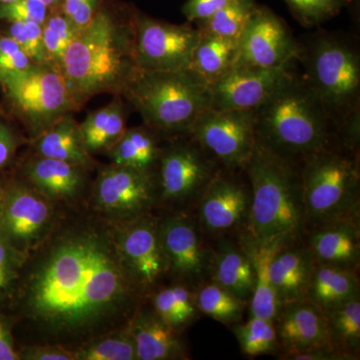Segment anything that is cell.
Wrapping results in <instances>:
<instances>
[{
  "mask_svg": "<svg viewBox=\"0 0 360 360\" xmlns=\"http://www.w3.org/2000/svg\"><path fill=\"white\" fill-rule=\"evenodd\" d=\"M315 260L307 245L300 240L288 243L274 253L269 276L281 304L304 300Z\"/></svg>",
  "mask_w": 360,
  "mask_h": 360,
  "instance_id": "603a6c76",
  "label": "cell"
},
{
  "mask_svg": "<svg viewBox=\"0 0 360 360\" xmlns=\"http://www.w3.org/2000/svg\"><path fill=\"white\" fill-rule=\"evenodd\" d=\"M79 127L89 155L108 153L127 130V112L122 96L115 94V99L108 105L90 112L79 123Z\"/></svg>",
  "mask_w": 360,
  "mask_h": 360,
  "instance_id": "4316f807",
  "label": "cell"
},
{
  "mask_svg": "<svg viewBox=\"0 0 360 360\" xmlns=\"http://www.w3.org/2000/svg\"><path fill=\"white\" fill-rule=\"evenodd\" d=\"M231 1V0H186L182 6V13L189 22L198 23L207 20Z\"/></svg>",
  "mask_w": 360,
  "mask_h": 360,
  "instance_id": "bcb514c9",
  "label": "cell"
},
{
  "mask_svg": "<svg viewBox=\"0 0 360 360\" xmlns=\"http://www.w3.org/2000/svg\"><path fill=\"white\" fill-rule=\"evenodd\" d=\"M315 262L357 270L360 262L359 219L319 225L305 233Z\"/></svg>",
  "mask_w": 360,
  "mask_h": 360,
  "instance_id": "44dd1931",
  "label": "cell"
},
{
  "mask_svg": "<svg viewBox=\"0 0 360 360\" xmlns=\"http://www.w3.org/2000/svg\"><path fill=\"white\" fill-rule=\"evenodd\" d=\"M116 248L132 281L148 297L169 276L160 234V217L153 213L113 224Z\"/></svg>",
  "mask_w": 360,
  "mask_h": 360,
  "instance_id": "4fadbf2b",
  "label": "cell"
},
{
  "mask_svg": "<svg viewBox=\"0 0 360 360\" xmlns=\"http://www.w3.org/2000/svg\"><path fill=\"white\" fill-rule=\"evenodd\" d=\"M13 328V317L0 314V360H20Z\"/></svg>",
  "mask_w": 360,
  "mask_h": 360,
  "instance_id": "7dc6e473",
  "label": "cell"
},
{
  "mask_svg": "<svg viewBox=\"0 0 360 360\" xmlns=\"http://www.w3.org/2000/svg\"><path fill=\"white\" fill-rule=\"evenodd\" d=\"M156 167L158 202L170 212H189L221 169L191 135L168 139Z\"/></svg>",
  "mask_w": 360,
  "mask_h": 360,
  "instance_id": "9c48e42d",
  "label": "cell"
},
{
  "mask_svg": "<svg viewBox=\"0 0 360 360\" xmlns=\"http://www.w3.org/2000/svg\"><path fill=\"white\" fill-rule=\"evenodd\" d=\"M359 296L357 270L315 262L305 300L328 310Z\"/></svg>",
  "mask_w": 360,
  "mask_h": 360,
  "instance_id": "484cf974",
  "label": "cell"
},
{
  "mask_svg": "<svg viewBox=\"0 0 360 360\" xmlns=\"http://www.w3.org/2000/svg\"><path fill=\"white\" fill-rule=\"evenodd\" d=\"M35 155L66 161L91 170L96 161L85 149L79 123L68 113L39 136L30 141Z\"/></svg>",
  "mask_w": 360,
  "mask_h": 360,
  "instance_id": "d4e9b609",
  "label": "cell"
},
{
  "mask_svg": "<svg viewBox=\"0 0 360 360\" xmlns=\"http://www.w3.org/2000/svg\"><path fill=\"white\" fill-rule=\"evenodd\" d=\"M61 207L25 180L13 179L4 186L0 231L28 257L51 236Z\"/></svg>",
  "mask_w": 360,
  "mask_h": 360,
  "instance_id": "8fae6325",
  "label": "cell"
},
{
  "mask_svg": "<svg viewBox=\"0 0 360 360\" xmlns=\"http://www.w3.org/2000/svg\"><path fill=\"white\" fill-rule=\"evenodd\" d=\"M20 360H75L70 348L52 343H27L18 348Z\"/></svg>",
  "mask_w": 360,
  "mask_h": 360,
  "instance_id": "ee69618b",
  "label": "cell"
},
{
  "mask_svg": "<svg viewBox=\"0 0 360 360\" xmlns=\"http://www.w3.org/2000/svg\"><path fill=\"white\" fill-rule=\"evenodd\" d=\"M103 0H63L60 9L78 30L89 25Z\"/></svg>",
  "mask_w": 360,
  "mask_h": 360,
  "instance_id": "f6af8a7d",
  "label": "cell"
},
{
  "mask_svg": "<svg viewBox=\"0 0 360 360\" xmlns=\"http://www.w3.org/2000/svg\"><path fill=\"white\" fill-rule=\"evenodd\" d=\"M189 135L220 167L231 172L243 170L257 143L255 110L210 108L200 115Z\"/></svg>",
  "mask_w": 360,
  "mask_h": 360,
  "instance_id": "7c38bea8",
  "label": "cell"
},
{
  "mask_svg": "<svg viewBox=\"0 0 360 360\" xmlns=\"http://www.w3.org/2000/svg\"><path fill=\"white\" fill-rule=\"evenodd\" d=\"M232 331L245 356L257 357L281 352L274 321L250 316L248 321L234 324Z\"/></svg>",
  "mask_w": 360,
  "mask_h": 360,
  "instance_id": "836d02e7",
  "label": "cell"
},
{
  "mask_svg": "<svg viewBox=\"0 0 360 360\" xmlns=\"http://www.w3.org/2000/svg\"><path fill=\"white\" fill-rule=\"evenodd\" d=\"M1 32V30H0ZM4 34L13 39L34 65L51 63L45 51L42 25L37 22H7Z\"/></svg>",
  "mask_w": 360,
  "mask_h": 360,
  "instance_id": "ab89813d",
  "label": "cell"
},
{
  "mask_svg": "<svg viewBox=\"0 0 360 360\" xmlns=\"http://www.w3.org/2000/svg\"><path fill=\"white\" fill-rule=\"evenodd\" d=\"M160 139V135L146 125L127 129L122 139L106 153L112 165L155 172L161 151Z\"/></svg>",
  "mask_w": 360,
  "mask_h": 360,
  "instance_id": "f1b7e54d",
  "label": "cell"
},
{
  "mask_svg": "<svg viewBox=\"0 0 360 360\" xmlns=\"http://www.w3.org/2000/svg\"><path fill=\"white\" fill-rule=\"evenodd\" d=\"M195 295L200 314L226 326L243 321L250 305V302L232 295L212 279L200 284L195 288Z\"/></svg>",
  "mask_w": 360,
  "mask_h": 360,
  "instance_id": "d6a6232c",
  "label": "cell"
},
{
  "mask_svg": "<svg viewBox=\"0 0 360 360\" xmlns=\"http://www.w3.org/2000/svg\"><path fill=\"white\" fill-rule=\"evenodd\" d=\"M146 300L158 316L179 333L193 323L200 314L195 288L179 281L172 285L160 286Z\"/></svg>",
  "mask_w": 360,
  "mask_h": 360,
  "instance_id": "f546056e",
  "label": "cell"
},
{
  "mask_svg": "<svg viewBox=\"0 0 360 360\" xmlns=\"http://www.w3.org/2000/svg\"><path fill=\"white\" fill-rule=\"evenodd\" d=\"M120 96L139 111L144 125L165 139L191 134L198 118L212 106L210 85L191 68H137Z\"/></svg>",
  "mask_w": 360,
  "mask_h": 360,
  "instance_id": "5b68a950",
  "label": "cell"
},
{
  "mask_svg": "<svg viewBox=\"0 0 360 360\" xmlns=\"http://www.w3.org/2000/svg\"><path fill=\"white\" fill-rule=\"evenodd\" d=\"M75 360H136L129 323L72 350Z\"/></svg>",
  "mask_w": 360,
  "mask_h": 360,
  "instance_id": "e575fe53",
  "label": "cell"
},
{
  "mask_svg": "<svg viewBox=\"0 0 360 360\" xmlns=\"http://www.w3.org/2000/svg\"><path fill=\"white\" fill-rule=\"evenodd\" d=\"M79 30L72 21L58 8L49 9V15L42 25V39L47 58L54 65H60L65 52L77 37Z\"/></svg>",
  "mask_w": 360,
  "mask_h": 360,
  "instance_id": "8d00e7d4",
  "label": "cell"
},
{
  "mask_svg": "<svg viewBox=\"0 0 360 360\" xmlns=\"http://www.w3.org/2000/svg\"><path fill=\"white\" fill-rule=\"evenodd\" d=\"M255 125L257 142L298 162L322 149L342 146L321 99L295 75L255 110Z\"/></svg>",
  "mask_w": 360,
  "mask_h": 360,
  "instance_id": "277c9868",
  "label": "cell"
},
{
  "mask_svg": "<svg viewBox=\"0 0 360 360\" xmlns=\"http://www.w3.org/2000/svg\"><path fill=\"white\" fill-rule=\"evenodd\" d=\"M49 8L39 0H14L0 4V22H37L44 25Z\"/></svg>",
  "mask_w": 360,
  "mask_h": 360,
  "instance_id": "60d3db41",
  "label": "cell"
},
{
  "mask_svg": "<svg viewBox=\"0 0 360 360\" xmlns=\"http://www.w3.org/2000/svg\"><path fill=\"white\" fill-rule=\"evenodd\" d=\"M225 290L250 302L255 290V265L243 241L238 243L217 238L214 250H212L210 278Z\"/></svg>",
  "mask_w": 360,
  "mask_h": 360,
  "instance_id": "cb8c5ba5",
  "label": "cell"
},
{
  "mask_svg": "<svg viewBox=\"0 0 360 360\" xmlns=\"http://www.w3.org/2000/svg\"><path fill=\"white\" fill-rule=\"evenodd\" d=\"M239 239L250 252L255 265V290L248 305L250 316L274 321L281 309V302L270 281V260L279 248L288 243H277L274 245H259L250 243L243 236H239Z\"/></svg>",
  "mask_w": 360,
  "mask_h": 360,
  "instance_id": "83f0119b",
  "label": "cell"
},
{
  "mask_svg": "<svg viewBox=\"0 0 360 360\" xmlns=\"http://www.w3.org/2000/svg\"><path fill=\"white\" fill-rule=\"evenodd\" d=\"M89 169L66 161L33 155L20 167L21 179L60 205H77L87 186Z\"/></svg>",
  "mask_w": 360,
  "mask_h": 360,
  "instance_id": "d6986e66",
  "label": "cell"
},
{
  "mask_svg": "<svg viewBox=\"0 0 360 360\" xmlns=\"http://www.w3.org/2000/svg\"><path fill=\"white\" fill-rule=\"evenodd\" d=\"M303 79L321 99L340 134L360 124V54L356 44L335 33H317L302 44Z\"/></svg>",
  "mask_w": 360,
  "mask_h": 360,
  "instance_id": "8992f818",
  "label": "cell"
},
{
  "mask_svg": "<svg viewBox=\"0 0 360 360\" xmlns=\"http://www.w3.org/2000/svg\"><path fill=\"white\" fill-rule=\"evenodd\" d=\"M4 203V186L0 181V214H1L2 207Z\"/></svg>",
  "mask_w": 360,
  "mask_h": 360,
  "instance_id": "f907efd6",
  "label": "cell"
},
{
  "mask_svg": "<svg viewBox=\"0 0 360 360\" xmlns=\"http://www.w3.org/2000/svg\"><path fill=\"white\" fill-rule=\"evenodd\" d=\"M305 231L340 219H359V155L338 146L302 162Z\"/></svg>",
  "mask_w": 360,
  "mask_h": 360,
  "instance_id": "52a82bcc",
  "label": "cell"
},
{
  "mask_svg": "<svg viewBox=\"0 0 360 360\" xmlns=\"http://www.w3.org/2000/svg\"><path fill=\"white\" fill-rule=\"evenodd\" d=\"M238 52V40L200 33L189 68L212 85L232 70Z\"/></svg>",
  "mask_w": 360,
  "mask_h": 360,
  "instance_id": "4dcf8cb0",
  "label": "cell"
},
{
  "mask_svg": "<svg viewBox=\"0 0 360 360\" xmlns=\"http://www.w3.org/2000/svg\"><path fill=\"white\" fill-rule=\"evenodd\" d=\"M25 139L7 118L0 115V172L13 163Z\"/></svg>",
  "mask_w": 360,
  "mask_h": 360,
  "instance_id": "7bdbcfd3",
  "label": "cell"
},
{
  "mask_svg": "<svg viewBox=\"0 0 360 360\" xmlns=\"http://www.w3.org/2000/svg\"><path fill=\"white\" fill-rule=\"evenodd\" d=\"M158 202L155 172L111 163L94 180L89 208L108 221L120 224L149 214Z\"/></svg>",
  "mask_w": 360,
  "mask_h": 360,
  "instance_id": "30bf717a",
  "label": "cell"
},
{
  "mask_svg": "<svg viewBox=\"0 0 360 360\" xmlns=\"http://www.w3.org/2000/svg\"><path fill=\"white\" fill-rule=\"evenodd\" d=\"M34 65L20 45L0 32V82L20 75Z\"/></svg>",
  "mask_w": 360,
  "mask_h": 360,
  "instance_id": "b9f144b4",
  "label": "cell"
},
{
  "mask_svg": "<svg viewBox=\"0 0 360 360\" xmlns=\"http://www.w3.org/2000/svg\"><path fill=\"white\" fill-rule=\"evenodd\" d=\"M243 170L251 198L240 236L259 245L300 241L305 233L302 162L276 155L257 141Z\"/></svg>",
  "mask_w": 360,
  "mask_h": 360,
  "instance_id": "3957f363",
  "label": "cell"
},
{
  "mask_svg": "<svg viewBox=\"0 0 360 360\" xmlns=\"http://www.w3.org/2000/svg\"><path fill=\"white\" fill-rule=\"evenodd\" d=\"M26 259L0 231V303L13 300Z\"/></svg>",
  "mask_w": 360,
  "mask_h": 360,
  "instance_id": "74e56055",
  "label": "cell"
},
{
  "mask_svg": "<svg viewBox=\"0 0 360 360\" xmlns=\"http://www.w3.org/2000/svg\"><path fill=\"white\" fill-rule=\"evenodd\" d=\"M279 359L285 360H349L333 347H319L295 352H281Z\"/></svg>",
  "mask_w": 360,
  "mask_h": 360,
  "instance_id": "c3c4849f",
  "label": "cell"
},
{
  "mask_svg": "<svg viewBox=\"0 0 360 360\" xmlns=\"http://www.w3.org/2000/svg\"><path fill=\"white\" fill-rule=\"evenodd\" d=\"M7 103L25 125L30 141L68 113L77 110L58 66L49 63L0 82Z\"/></svg>",
  "mask_w": 360,
  "mask_h": 360,
  "instance_id": "ba28073f",
  "label": "cell"
},
{
  "mask_svg": "<svg viewBox=\"0 0 360 360\" xmlns=\"http://www.w3.org/2000/svg\"><path fill=\"white\" fill-rule=\"evenodd\" d=\"M160 234L169 276L194 288L210 278L212 250L205 245L196 217L191 212H169L160 217Z\"/></svg>",
  "mask_w": 360,
  "mask_h": 360,
  "instance_id": "9a60e30c",
  "label": "cell"
},
{
  "mask_svg": "<svg viewBox=\"0 0 360 360\" xmlns=\"http://www.w3.org/2000/svg\"><path fill=\"white\" fill-rule=\"evenodd\" d=\"M135 11L127 4L103 0L92 20L71 42L58 68L77 110L97 94L120 96L139 68Z\"/></svg>",
  "mask_w": 360,
  "mask_h": 360,
  "instance_id": "7a4b0ae2",
  "label": "cell"
},
{
  "mask_svg": "<svg viewBox=\"0 0 360 360\" xmlns=\"http://www.w3.org/2000/svg\"><path fill=\"white\" fill-rule=\"evenodd\" d=\"M302 44L269 7L255 6L238 39L236 65L259 68H290L300 58Z\"/></svg>",
  "mask_w": 360,
  "mask_h": 360,
  "instance_id": "2e32d148",
  "label": "cell"
},
{
  "mask_svg": "<svg viewBox=\"0 0 360 360\" xmlns=\"http://www.w3.org/2000/svg\"><path fill=\"white\" fill-rule=\"evenodd\" d=\"M243 172L221 168L201 195L196 219L205 236L219 238L245 229L251 196Z\"/></svg>",
  "mask_w": 360,
  "mask_h": 360,
  "instance_id": "e0dca14e",
  "label": "cell"
},
{
  "mask_svg": "<svg viewBox=\"0 0 360 360\" xmlns=\"http://www.w3.org/2000/svg\"><path fill=\"white\" fill-rule=\"evenodd\" d=\"M295 20L305 27L330 20L340 13L348 0H284Z\"/></svg>",
  "mask_w": 360,
  "mask_h": 360,
  "instance_id": "f35d334b",
  "label": "cell"
},
{
  "mask_svg": "<svg viewBox=\"0 0 360 360\" xmlns=\"http://www.w3.org/2000/svg\"><path fill=\"white\" fill-rule=\"evenodd\" d=\"M274 324L281 352L333 347L323 310L305 298L281 304Z\"/></svg>",
  "mask_w": 360,
  "mask_h": 360,
  "instance_id": "ffe728a7",
  "label": "cell"
},
{
  "mask_svg": "<svg viewBox=\"0 0 360 360\" xmlns=\"http://www.w3.org/2000/svg\"><path fill=\"white\" fill-rule=\"evenodd\" d=\"M292 77L288 68L234 65L224 77L210 85V108L217 110H257Z\"/></svg>",
  "mask_w": 360,
  "mask_h": 360,
  "instance_id": "ac0fdd59",
  "label": "cell"
},
{
  "mask_svg": "<svg viewBox=\"0 0 360 360\" xmlns=\"http://www.w3.org/2000/svg\"><path fill=\"white\" fill-rule=\"evenodd\" d=\"M144 302L129 322L136 360L188 359L180 333L163 321L151 305Z\"/></svg>",
  "mask_w": 360,
  "mask_h": 360,
  "instance_id": "7402d4cb",
  "label": "cell"
},
{
  "mask_svg": "<svg viewBox=\"0 0 360 360\" xmlns=\"http://www.w3.org/2000/svg\"><path fill=\"white\" fill-rule=\"evenodd\" d=\"M257 6V0H231L224 8L196 25L202 34L238 40Z\"/></svg>",
  "mask_w": 360,
  "mask_h": 360,
  "instance_id": "d590c367",
  "label": "cell"
},
{
  "mask_svg": "<svg viewBox=\"0 0 360 360\" xmlns=\"http://www.w3.org/2000/svg\"><path fill=\"white\" fill-rule=\"evenodd\" d=\"M14 1V0H0V4H7V2Z\"/></svg>",
  "mask_w": 360,
  "mask_h": 360,
  "instance_id": "816d5d0a",
  "label": "cell"
},
{
  "mask_svg": "<svg viewBox=\"0 0 360 360\" xmlns=\"http://www.w3.org/2000/svg\"><path fill=\"white\" fill-rule=\"evenodd\" d=\"M39 1L44 2L45 6L49 7V9H54L60 6L63 0H39Z\"/></svg>",
  "mask_w": 360,
  "mask_h": 360,
  "instance_id": "681fc988",
  "label": "cell"
},
{
  "mask_svg": "<svg viewBox=\"0 0 360 360\" xmlns=\"http://www.w3.org/2000/svg\"><path fill=\"white\" fill-rule=\"evenodd\" d=\"M146 296L125 269L112 222L63 205L53 231L26 259L14 293V326L32 342L73 350L127 326Z\"/></svg>",
  "mask_w": 360,
  "mask_h": 360,
  "instance_id": "6da1fadb",
  "label": "cell"
},
{
  "mask_svg": "<svg viewBox=\"0 0 360 360\" xmlns=\"http://www.w3.org/2000/svg\"><path fill=\"white\" fill-rule=\"evenodd\" d=\"M134 30L137 68L144 70L189 68L200 39L198 27L155 20L136 9Z\"/></svg>",
  "mask_w": 360,
  "mask_h": 360,
  "instance_id": "5bb4252c",
  "label": "cell"
},
{
  "mask_svg": "<svg viewBox=\"0 0 360 360\" xmlns=\"http://www.w3.org/2000/svg\"><path fill=\"white\" fill-rule=\"evenodd\" d=\"M328 323L331 347L345 354L349 360L359 359L360 352V298H352L323 310Z\"/></svg>",
  "mask_w": 360,
  "mask_h": 360,
  "instance_id": "1f68e13d",
  "label": "cell"
}]
</instances>
